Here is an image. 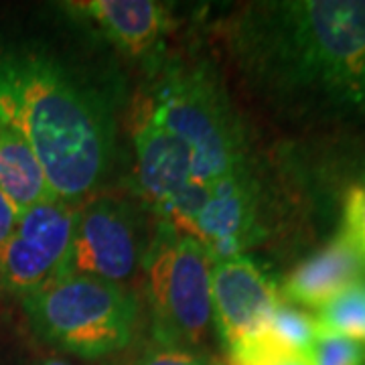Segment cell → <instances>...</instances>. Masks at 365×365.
<instances>
[{
  "label": "cell",
  "instance_id": "8",
  "mask_svg": "<svg viewBox=\"0 0 365 365\" xmlns=\"http://www.w3.org/2000/svg\"><path fill=\"white\" fill-rule=\"evenodd\" d=\"M143 227L132 209L112 199H93L78 209L66 276H90L120 284L143 266Z\"/></svg>",
  "mask_w": 365,
  "mask_h": 365
},
{
  "label": "cell",
  "instance_id": "4",
  "mask_svg": "<svg viewBox=\"0 0 365 365\" xmlns=\"http://www.w3.org/2000/svg\"><path fill=\"white\" fill-rule=\"evenodd\" d=\"M23 307L39 339L83 359L124 349L138 319L128 288L73 274L23 297Z\"/></svg>",
  "mask_w": 365,
  "mask_h": 365
},
{
  "label": "cell",
  "instance_id": "17",
  "mask_svg": "<svg viewBox=\"0 0 365 365\" xmlns=\"http://www.w3.org/2000/svg\"><path fill=\"white\" fill-rule=\"evenodd\" d=\"M307 359L311 365H365V343L319 329Z\"/></svg>",
  "mask_w": 365,
  "mask_h": 365
},
{
  "label": "cell",
  "instance_id": "1",
  "mask_svg": "<svg viewBox=\"0 0 365 365\" xmlns=\"http://www.w3.org/2000/svg\"><path fill=\"white\" fill-rule=\"evenodd\" d=\"M227 43L242 78L280 116L365 128V0L252 2Z\"/></svg>",
  "mask_w": 365,
  "mask_h": 365
},
{
  "label": "cell",
  "instance_id": "5",
  "mask_svg": "<svg viewBox=\"0 0 365 365\" xmlns=\"http://www.w3.org/2000/svg\"><path fill=\"white\" fill-rule=\"evenodd\" d=\"M146 299L158 345L187 349L213 329L209 252L191 235L158 222L144 252Z\"/></svg>",
  "mask_w": 365,
  "mask_h": 365
},
{
  "label": "cell",
  "instance_id": "21",
  "mask_svg": "<svg viewBox=\"0 0 365 365\" xmlns=\"http://www.w3.org/2000/svg\"><path fill=\"white\" fill-rule=\"evenodd\" d=\"M35 365H69L66 361H61V359H57V357H45V359H41Z\"/></svg>",
  "mask_w": 365,
  "mask_h": 365
},
{
  "label": "cell",
  "instance_id": "2",
  "mask_svg": "<svg viewBox=\"0 0 365 365\" xmlns=\"http://www.w3.org/2000/svg\"><path fill=\"white\" fill-rule=\"evenodd\" d=\"M0 122L25 136L59 199L81 201L104 179L114 146L112 106L57 57L0 43Z\"/></svg>",
  "mask_w": 365,
  "mask_h": 365
},
{
  "label": "cell",
  "instance_id": "14",
  "mask_svg": "<svg viewBox=\"0 0 365 365\" xmlns=\"http://www.w3.org/2000/svg\"><path fill=\"white\" fill-rule=\"evenodd\" d=\"M314 321L319 329L365 343V278L321 307Z\"/></svg>",
  "mask_w": 365,
  "mask_h": 365
},
{
  "label": "cell",
  "instance_id": "19",
  "mask_svg": "<svg viewBox=\"0 0 365 365\" xmlns=\"http://www.w3.org/2000/svg\"><path fill=\"white\" fill-rule=\"evenodd\" d=\"M134 365H215L205 355H199L189 349H177V347H148L146 351L136 359Z\"/></svg>",
  "mask_w": 365,
  "mask_h": 365
},
{
  "label": "cell",
  "instance_id": "3",
  "mask_svg": "<svg viewBox=\"0 0 365 365\" xmlns=\"http://www.w3.org/2000/svg\"><path fill=\"white\" fill-rule=\"evenodd\" d=\"M138 112L191 148L195 182L252 169L246 130L207 63L181 59L165 63Z\"/></svg>",
  "mask_w": 365,
  "mask_h": 365
},
{
  "label": "cell",
  "instance_id": "20",
  "mask_svg": "<svg viewBox=\"0 0 365 365\" xmlns=\"http://www.w3.org/2000/svg\"><path fill=\"white\" fill-rule=\"evenodd\" d=\"M16 220H19V211L6 199V195L0 191V246L9 240V235L13 234Z\"/></svg>",
  "mask_w": 365,
  "mask_h": 365
},
{
  "label": "cell",
  "instance_id": "12",
  "mask_svg": "<svg viewBox=\"0 0 365 365\" xmlns=\"http://www.w3.org/2000/svg\"><path fill=\"white\" fill-rule=\"evenodd\" d=\"M69 6L132 57L153 59L170 26L167 9L153 0H86Z\"/></svg>",
  "mask_w": 365,
  "mask_h": 365
},
{
  "label": "cell",
  "instance_id": "10",
  "mask_svg": "<svg viewBox=\"0 0 365 365\" xmlns=\"http://www.w3.org/2000/svg\"><path fill=\"white\" fill-rule=\"evenodd\" d=\"M134 146L138 193L155 213L170 197L195 182L191 148L140 112L134 122Z\"/></svg>",
  "mask_w": 365,
  "mask_h": 365
},
{
  "label": "cell",
  "instance_id": "13",
  "mask_svg": "<svg viewBox=\"0 0 365 365\" xmlns=\"http://www.w3.org/2000/svg\"><path fill=\"white\" fill-rule=\"evenodd\" d=\"M0 191L19 215L41 201L57 197L31 144L4 122H0Z\"/></svg>",
  "mask_w": 365,
  "mask_h": 365
},
{
  "label": "cell",
  "instance_id": "11",
  "mask_svg": "<svg viewBox=\"0 0 365 365\" xmlns=\"http://www.w3.org/2000/svg\"><path fill=\"white\" fill-rule=\"evenodd\" d=\"M364 278V260L351 248V244L337 234L284 276L278 288V297L292 307H309L319 311Z\"/></svg>",
  "mask_w": 365,
  "mask_h": 365
},
{
  "label": "cell",
  "instance_id": "15",
  "mask_svg": "<svg viewBox=\"0 0 365 365\" xmlns=\"http://www.w3.org/2000/svg\"><path fill=\"white\" fill-rule=\"evenodd\" d=\"M227 353V365H311L307 355L288 349L268 331V327L246 339L237 341Z\"/></svg>",
  "mask_w": 365,
  "mask_h": 365
},
{
  "label": "cell",
  "instance_id": "6",
  "mask_svg": "<svg viewBox=\"0 0 365 365\" xmlns=\"http://www.w3.org/2000/svg\"><path fill=\"white\" fill-rule=\"evenodd\" d=\"M262 189L254 170L211 182H191L158 209L160 222L191 235L211 260L242 256L262 234Z\"/></svg>",
  "mask_w": 365,
  "mask_h": 365
},
{
  "label": "cell",
  "instance_id": "18",
  "mask_svg": "<svg viewBox=\"0 0 365 365\" xmlns=\"http://www.w3.org/2000/svg\"><path fill=\"white\" fill-rule=\"evenodd\" d=\"M339 234L351 244L365 264V169L349 182L343 195Z\"/></svg>",
  "mask_w": 365,
  "mask_h": 365
},
{
  "label": "cell",
  "instance_id": "16",
  "mask_svg": "<svg viewBox=\"0 0 365 365\" xmlns=\"http://www.w3.org/2000/svg\"><path fill=\"white\" fill-rule=\"evenodd\" d=\"M268 331L282 345H287L288 349L307 355L319 333V325L313 314L304 313L299 307H292L280 300L270 317Z\"/></svg>",
  "mask_w": 365,
  "mask_h": 365
},
{
  "label": "cell",
  "instance_id": "7",
  "mask_svg": "<svg viewBox=\"0 0 365 365\" xmlns=\"http://www.w3.org/2000/svg\"><path fill=\"white\" fill-rule=\"evenodd\" d=\"M78 209L51 197L19 215L0 246V290L23 299L66 276Z\"/></svg>",
  "mask_w": 365,
  "mask_h": 365
},
{
  "label": "cell",
  "instance_id": "9",
  "mask_svg": "<svg viewBox=\"0 0 365 365\" xmlns=\"http://www.w3.org/2000/svg\"><path fill=\"white\" fill-rule=\"evenodd\" d=\"M278 287L248 256L213 260L211 309L213 329L225 349L264 331L278 307Z\"/></svg>",
  "mask_w": 365,
  "mask_h": 365
}]
</instances>
